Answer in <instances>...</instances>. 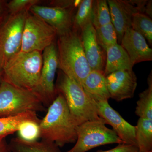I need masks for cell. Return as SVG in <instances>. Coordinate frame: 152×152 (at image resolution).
I'll use <instances>...</instances> for the list:
<instances>
[{
  "label": "cell",
  "mask_w": 152,
  "mask_h": 152,
  "mask_svg": "<svg viewBox=\"0 0 152 152\" xmlns=\"http://www.w3.org/2000/svg\"><path fill=\"white\" fill-rule=\"evenodd\" d=\"M92 23L95 29L111 23L110 10L107 1H94Z\"/></svg>",
  "instance_id": "cell-24"
},
{
  "label": "cell",
  "mask_w": 152,
  "mask_h": 152,
  "mask_svg": "<svg viewBox=\"0 0 152 152\" xmlns=\"http://www.w3.org/2000/svg\"><path fill=\"white\" fill-rule=\"evenodd\" d=\"M40 121L27 120L22 123L17 131V137L25 142H34L38 141L40 138Z\"/></svg>",
  "instance_id": "cell-25"
},
{
  "label": "cell",
  "mask_w": 152,
  "mask_h": 152,
  "mask_svg": "<svg viewBox=\"0 0 152 152\" xmlns=\"http://www.w3.org/2000/svg\"><path fill=\"white\" fill-rule=\"evenodd\" d=\"M57 36L56 31L53 28L28 12L23 29L20 52L42 53L45 49L55 43Z\"/></svg>",
  "instance_id": "cell-8"
},
{
  "label": "cell",
  "mask_w": 152,
  "mask_h": 152,
  "mask_svg": "<svg viewBox=\"0 0 152 152\" xmlns=\"http://www.w3.org/2000/svg\"><path fill=\"white\" fill-rule=\"evenodd\" d=\"M43 64L39 82L34 92L45 107H49L57 96L55 76L58 68L56 45L54 43L42 53Z\"/></svg>",
  "instance_id": "cell-9"
},
{
  "label": "cell",
  "mask_w": 152,
  "mask_h": 152,
  "mask_svg": "<svg viewBox=\"0 0 152 152\" xmlns=\"http://www.w3.org/2000/svg\"><path fill=\"white\" fill-rule=\"evenodd\" d=\"M80 32L84 50L91 70L104 72V61L102 48L98 42L92 22L86 25Z\"/></svg>",
  "instance_id": "cell-15"
},
{
  "label": "cell",
  "mask_w": 152,
  "mask_h": 152,
  "mask_svg": "<svg viewBox=\"0 0 152 152\" xmlns=\"http://www.w3.org/2000/svg\"><path fill=\"white\" fill-rule=\"evenodd\" d=\"M9 146L12 152H61L54 143L43 140L27 142L16 137L11 140Z\"/></svg>",
  "instance_id": "cell-18"
},
{
  "label": "cell",
  "mask_w": 152,
  "mask_h": 152,
  "mask_svg": "<svg viewBox=\"0 0 152 152\" xmlns=\"http://www.w3.org/2000/svg\"><path fill=\"white\" fill-rule=\"evenodd\" d=\"M57 94L41 120L39 127L40 138L53 142L59 148L75 142L77 126L72 120L64 97L61 94Z\"/></svg>",
  "instance_id": "cell-1"
},
{
  "label": "cell",
  "mask_w": 152,
  "mask_h": 152,
  "mask_svg": "<svg viewBox=\"0 0 152 152\" xmlns=\"http://www.w3.org/2000/svg\"><path fill=\"white\" fill-rule=\"evenodd\" d=\"M131 28L142 36L152 45V18L145 14L135 13L133 15Z\"/></svg>",
  "instance_id": "cell-23"
},
{
  "label": "cell",
  "mask_w": 152,
  "mask_h": 152,
  "mask_svg": "<svg viewBox=\"0 0 152 152\" xmlns=\"http://www.w3.org/2000/svg\"><path fill=\"white\" fill-rule=\"evenodd\" d=\"M106 65L104 75L122 70H132L134 65L131 61L127 53L120 44H116L106 50Z\"/></svg>",
  "instance_id": "cell-16"
},
{
  "label": "cell",
  "mask_w": 152,
  "mask_h": 152,
  "mask_svg": "<svg viewBox=\"0 0 152 152\" xmlns=\"http://www.w3.org/2000/svg\"><path fill=\"white\" fill-rule=\"evenodd\" d=\"M34 5L29 12L42 19L56 30L58 36L72 29L74 10Z\"/></svg>",
  "instance_id": "cell-11"
},
{
  "label": "cell",
  "mask_w": 152,
  "mask_h": 152,
  "mask_svg": "<svg viewBox=\"0 0 152 152\" xmlns=\"http://www.w3.org/2000/svg\"><path fill=\"white\" fill-rule=\"evenodd\" d=\"M98 115L110 125L123 142L137 145L135 126L128 123L109 104L108 101L96 102Z\"/></svg>",
  "instance_id": "cell-12"
},
{
  "label": "cell",
  "mask_w": 152,
  "mask_h": 152,
  "mask_svg": "<svg viewBox=\"0 0 152 152\" xmlns=\"http://www.w3.org/2000/svg\"><path fill=\"white\" fill-rule=\"evenodd\" d=\"M106 124L100 118L77 126L76 143L65 152H87L100 146L124 143L113 129L106 127Z\"/></svg>",
  "instance_id": "cell-6"
},
{
  "label": "cell",
  "mask_w": 152,
  "mask_h": 152,
  "mask_svg": "<svg viewBox=\"0 0 152 152\" xmlns=\"http://www.w3.org/2000/svg\"><path fill=\"white\" fill-rule=\"evenodd\" d=\"M43 64L42 53L20 52L3 69V80L15 86L34 92L39 82Z\"/></svg>",
  "instance_id": "cell-4"
},
{
  "label": "cell",
  "mask_w": 152,
  "mask_h": 152,
  "mask_svg": "<svg viewBox=\"0 0 152 152\" xmlns=\"http://www.w3.org/2000/svg\"><path fill=\"white\" fill-rule=\"evenodd\" d=\"M152 1H148L147 3L146 7L145 15H147L148 16L152 18Z\"/></svg>",
  "instance_id": "cell-31"
},
{
  "label": "cell",
  "mask_w": 152,
  "mask_h": 152,
  "mask_svg": "<svg viewBox=\"0 0 152 152\" xmlns=\"http://www.w3.org/2000/svg\"><path fill=\"white\" fill-rule=\"evenodd\" d=\"M94 1L93 0L81 1L74 18L72 29L78 32L81 31L86 25L92 22Z\"/></svg>",
  "instance_id": "cell-22"
},
{
  "label": "cell",
  "mask_w": 152,
  "mask_h": 152,
  "mask_svg": "<svg viewBox=\"0 0 152 152\" xmlns=\"http://www.w3.org/2000/svg\"><path fill=\"white\" fill-rule=\"evenodd\" d=\"M83 88L95 102L107 101L110 98L104 72L91 70L85 79Z\"/></svg>",
  "instance_id": "cell-17"
},
{
  "label": "cell",
  "mask_w": 152,
  "mask_h": 152,
  "mask_svg": "<svg viewBox=\"0 0 152 152\" xmlns=\"http://www.w3.org/2000/svg\"><path fill=\"white\" fill-rule=\"evenodd\" d=\"M45 110V107L34 92L15 86L2 79L0 84V118Z\"/></svg>",
  "instance_id": "cell-5"
},
{
  "label": "cell",
  "mask_w": 152,
  "mask_h": 152,
  "mask_svg": "<svg viewBox=\"0 0 152 152\" xmlns=\"http://www.w3.org/2000/svg\"><path fill=\"white\" fill-rule=\"evenodd\" d=\"M110 98L120 102L133 97L137 86V79L132 70L116 71L106 77Z\"/></svg>",
  "instance_id": "cell-13"
},
{
  "label": "cell",
  "mask_w": 152,
  "mask_h": 152,
  "mask_svg": "<svg viewBox=\"0 0 152 152\" xmlns=\"http://www.w3.org/2000/svg\"><path fill=\"white\" fill-rule=\"evenodd\" d=\"M28 11L10 14L0 24V70L20 51L22 33Z\"/></svg>",
  "instance_id": "cell-7"
},
{
  "label": "cell",
  "mask_w": 152,
  "mask_h": 152,
  "mask_svg": "<svg viewBox=\"0 0 152 152\" xmlns=\"http://www.w3.org/2000/svg\"><path fill=\"white\" fill-rule=\"evenodd\" d=\"M95 30L98 42L105 51L109 47L118 44L116 31L112 23Z\"/></svg>",
  "instance_id": "cell-26"
},
{
  "label": "cell",
  "mask_w": 152,
  "mask_h": 152,
  "mask_svg": "<svg viewBox=\"0 0 152 152\" xmlns=\"http://www.w3.org/2000/svg\"><path fill=\"white\" fill-rule=\"evenodd\" d=\"M0 152H12L10 146L7 143L4 139L0 140Z\"/></svg>",
  "instance_id": "cell-30"
},
{
  "label": "cell",
  "mask_w": 152,
  "mask_h": 152,
  "mask_svg": "<svg viewBox=\"0 0 152 152\" xmlns=\"http://www.w3.org/2000/svg\"><path fill=\"white\" fill-rule=\"evenodd\" d=\"M38 0H12L7 3V7L10 14L16 13L23 11H29L31 7L37 4Z\"/></svg>",
  "instance_id": "cell-27"
},
{
  "label": "cell",
  "mask_w": 152,
  "mask_h": 152,
  "mask_svg": "<svg viewBox=\"0 0 152 152\" xmlns=\"http://www.w3.org/2000/svg\"><path fill=\"white\" fill-rule=\"evenodd\" d=\"M147 83L148 88L139 94L135 114L140 118L152 120V72L148 77Z\"/></svg>",
  "instance_id": "cell-21"
},
{
  "label": "cell",
  "mask_w": 152,
  "mask_h": 152,
  "mask_svg": "<svg viewBox=\"0 0 152 152\" xmlns=\"http://www.w3.org/2000/svg\"><path fill=\"white\" fill-rule=\"evenodd\" d=\"M135 137L139 152H152V120L139 118Z\"/></svg>",
  "instance_id": "cell-20"
},
{
  "label": "cell",
  "mask_w": 152,
  "mask_h": 152,
  "mask_svg": "<svg viewBox=\"0 0 152 152\" xmlns=\"http://www.w3.org/2000/svg\"><path fill=\"white\" fill-rule=\"evenodd\" d=\"M58 37V68L82 86L91 70L86 58L80 34L72 29Z\"/></svg>",
  "instance_id": "cell-2"
},
{
  "label": "cell",
  "mask_w": 152,
  "mask_h": 152,
  "mask_svg": "<svg viewBox=\"0 0 152 152\" xmlns=\"http://www.w3.org/2000/svg\"><path fill=\"white\" fill-rule=\"evenodd\" d=\"M3 75V70H0V84H1V82L2 80Z\"/></svg>",
  "instance_id": "cell-32"
},
{
  "label": "cell",
  "mask_w": 152,
  "mask_h": 152,
  "mask_svg": "<svg viewBox=\"0 0 152 152\" xmlns=\"http://www.w3.org/2000/svg\"><path fill=\"white\" fill-rule=\"evenodd\" d=\"M120 45L127 53L134 65L152 60V50L147 44L146 40L131 28L126 31Z\"/></svg>",
  "instance_id": "cell-14"
},
{
  "label": "cell",
  "mask_w": 152,
  "mask_h": 152,
  "mask_svg": "<svg viewBox=\"0 0 152 152\" xmlns=\"http://www.w3.org/2000/svg\"><path fill=\"white\" fill-rule=\"evenodd\" d=\"M148 1L145 0H108L111 23L116 31L118 42L120 44L126 31L132 26L133 14H145Z\"/></svg>",
  "instance_id": "cell-10"
},
{
  "label": "cell",
  "mask_w": 152,
  "mask_h": 152,
  "mask_svg": "<svg viewBox=\"0 0 152 152\" xmlns=\"http://www.w3.org/2000/svg\"><path fill=\"white\" fill-rule=\"evenodd\" d=\"M57 94L64 97L71 118L77 126L100 118L96 102L85 92L80 85L60 70L56 84Z\"/></svg>",
  "instance_id": "cell-3"
},
{
  "label": "cell",
  "mask_w": 152,
  "mask_h": 152,
  "mask_svg": "<svg viewBox=\"0 0 152 152\" xmlns=\"http://www.w3.org/2000/svg\"><path fill=\"white\" fill-rule=\"evenodd\" d=\"M97 152H139V148L135 145L122 143L117 146L107 151H99Z\"/></svg>",
  "instance_id": "cell-28"
},
{
  "label": "cell",
  "mask_w": 152,
  "mask_h": 152,
  "mask_svg": "<svg viewBox=\"0 0 152 152\" xmlns=\"http://www.w3.org/2000/svg\"><path fill=\"white\" fill-rule=\"evenodd\" d=\"M7 2L0 0V24L4 20L9 13L7 7Z\"/></svg>",
  "instance_id": "cell-29"
},
{
  "label": "cell",
  "mask_w": 152,
  "mask_h": 152,
  "mask_svg": "<svg viewBox=\"0 0 152 152\" xmlns=\"http://www.w3.org/2000/svg\"><path fill=\"white\" fill-rule=\"evenodd\" d=\"M37 113L30 111L15 116L0 118V140L17 132L22 123L27 120L39 121Z\"/></svg>",
  "instance_id": "cell-19"
}]
</instances>
